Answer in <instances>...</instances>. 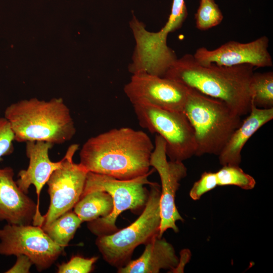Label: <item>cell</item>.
<instances>
[{"label":"cell","instance_id":"cell-20","mask_svg":"<svg viewBox=\"0 0 273 273\" xmlns=\"http://www.w3.org/2000/svg\"><path fill=\"white\" fill-rule=\"evenodd\" d=\"M252 102L260 108H273V72H254L250 83Z\"/></svg>","mask_w":273,"mask_h":273},{"label":"cell","instance_id":"cell-2","mask_svg":"<svg viewBox=\"0 0 273 273\" xmlns=\"http://www.w3.org/2000/svg\"><path fill=\"white\" fill-rule=\"evenodd\" d=\"M254 67L249 64L226 66L202 65L193 55L177 58L164 77L224 102L240 116L248 114L252 98L250 83Z\"/></svg>","mask_w":273,"mask_h":273},{"label":"cell","instance_id":"cell-23","mask_svg":"<svg viewBox=\"0 0 273 273\" xmlns=\"http://www.w3.org/2000/svg\"><path fill=\"white\" fill-rule=\"evenodd\" d=\"M98 257L84 258L80 256H74L67 262L58 265V273H88L93 269Z\"/></svg>","mask_w":273,"mask_h":273},{"label":"cell","instance_id":"cell-15","mask_svg":"<svg viewBox=\"0 0 273 273\" xmlns=\"http://www.w3.org/2000/svg\"><path fill=\"white\" fill-rule=\"evenodd\" d=\"M26 154L29 159L26 169L19 171L16 183L20 190L25 194L28 192L31 185L34 186L37 194V209L39 214V197L41 191L47 184L52 172L59 168L62 160L52 161L49 151L53 144L43 141L26 142Z\"/></svg>","mask_w":273,"mask_h":273},{"label":"cell","instance_id":"cell-14","mask_svg":"<svg viewBox=\"0 0 273 273\" xmlns=\"http://www.w3.org/2000/svg\"><path fill=\"white\" fill-rule=\"evenodd\" d=\"M10 167L0 168V220L15 224L41 226L43 215L37 212L36 204L22 192L14 180Z\"/></svg>","mask_w":273,"mask_h":273},{"label":"cell","instance_id":"cell-13","mask_svg":"<svg viewBox=\"0 0 273 273\" xmlns=\"http://www.w3.org/2000/svg\"><path fill=\"white\" fill-rule=\"evenodd\" d=\"M268 44V37L262 36L246 43L230 41L214 50L201 47L193 55L202 65L213 63L232 66L249 64L254 67H268L272 66Z\"/></svg>","mask_w":273,"mask_h":273},{"label":"cell","instance_id":"cell-22","mask_svg":"<svg viewBox=\"0 0 273 273\" xmlns=\"http://www.w3.org/2000/svg\"><path fill=\"white\" fill-rule=\"evenodd\" d=\"M195 17L196 27L201 31L208 30L219 25L223 18L214 0H200Z\"/></svg>","mask_w":273,"mask_h":273},{"label":"cell","instance_id":"cell-16","mask_svg":"<svg viewBox=\"0 0 273 273\" xmlns=\"http://www.w3.org/2000/svg\"><path fill=\"white\" fill-rule=\"evenodd\" d=\"M249 113L233 132L218 155L219 163L222 166L239 165L241 151L246 142L257 130L273 118V108H258L252 102Z\"/></svg>","mask_w":273,"mask_h":273},{"label":"cell","instance_id":"cell-8","mask_svg":"<svg viewBox=\"0 0 273 273\" xmlns=\"http://www.w3.org/2000/svg\"><path fill=\"white\" fill-rule=\"evenodd\" d=\"M64 249L53 242L40 226L7 223L0 229V255H25L39 271L51 267Z\"/></svg>","mask_w":273,"mask_h":273},{"label":"cell","instance_id":"cell-7","mask_svg":"<svg viewBox=\"0 0 273 273\" xmlns=\"http://www.w3.org/2000/svg\"><path fill=\"white\" fill-rule=\"evenodd\" d=\"M133 106L140 125L164 139L170 160L183 162L195 155L194 131L184 112L146 105Z\"/></svg>","mask_w":273,"mask_h":273},{"label":"cell","instance_id":"cell-11","mask_svg":"<svg viewBox=\"0 0 273 273\" xmlns=\"http://www.w3.org/2000/svg\"><path fill=\"white\" fill-rule=\"evenodd\" d=\"M150 164L158 172L161 182V222L158 235V237L161 238L169 229L178 232L176 222L184 220L176 207L175 198L180 180L187 176V169L181 161L167 160L165 142L158 134L155 138L154 149L151 155Z\"/></svg>","mask_w":273,"mask_h":273},{"label":"cell","instance_id":"cell-19","mask_svg":"<svg viewBox=\"0 0 273 273\" xmlns=\"http://www.w3.org/2000/svg\"><path fill=\"white\" fill-rule=\"evenodd\" d=\"M82 222L77 215L70 210L40 226L53 242L65 248L73 239Z\"/></svg>","mask_w":273,"mask_h":273},{"label":"cell","instance_id":"cell-27","mask_svg":"<svg viewBox=\"0 0 273 273\" xmlns=\"http://www.w3.org/2000/svg\"><path fill=\"white\" fill-rule=\"evenodd\" d=\"M17 260L15 264L6 273H28L32 265L33 264L31 259L23 254L16 255Z\"/></svg>","mask_w":273,"mask_h":273},{"label":"cell","instance_id":"cell-10","mask_svg":"<svg viewBox=\"0 0 273 273\" xmlns=\"http://www.w3.org/2000/svg\"><path fill=\"white\" fill-rule=\"evenodd\" d=\"M189 88L174 80L146 72L132 74L124 92L132 105L183 112Z\"/></svg>","mask_w":273,"mask_h":273},{"label":"cell","instance_id":"cell-3","mask_svg":"<svg viewBox=\"0 0 273 273\" xmlns=\"http://www.w3.org/2000/svg\"><path fill=\"white\" fill-rule=\"evenodd\" d=\"M4 116L10 124L15 141L19 142L61 144L70 141L76 133L70 110L61 99L21 100L7 107Z\"/></svg>","mask_w":273,"mask_h":273},{"label":"cell","instance_id":"cell-6","mask_svg":"<svg viewBox=\"0 0 273 273\" xmlns=\"http://www.w3.org/2000/svg\"><path fill=\"white\" fill-rule=\"evenodd\" d=\"M153 171L152 170L143 175L126 180L88 172L81 197L99 190L108 193L113 201V209L109 215L88 222L89 231L97 236L114 233L118 230L115 223L121 212L127 210L137 211L145 206L149 192L145 186L153 183L148 179Z\"/></svg>","mask_w":273,"mask_h":273},{"label":"cell","instance_id":"cell-9","mask_svg":"<svg viewBox=\"0 0 273 273\" xmlns=\"http://www.w3.org/2000/svg\"><path fill=\"white\" fill-rule=\"evenodd\" d=\"M78 148L76 144L68 147L60 166L52 172L47 182L50 202L48 211L43 215L41 225L71 210L81 196L88 172L79 163L73 161Z\"/></svg>","mask_w":273,"mask_h":273},{"label":"cell","instance_id":"cell-28","mask_svg":"<svg viewBox=\"0 0 273 273\" xmlns=\"http://www.w3.org/2000/svg\"><path fill=\"white\" fill-rule=\"evenodd\" d=\"M191 252L188 249L182 250L180 252V258L176 266L169 272H183L186 264L189 261Z\"/></svg>","mask_w":273,"mask_h":273},{"label":"cell","instance_id":"cell-26","mask_svg":"<svg viewBox=\"0 0 273 273\" xmlns=\"http://www.w3.org/2000/svg\"><path fill=\"white\" fill-rule=\"evenodd\" d=\"M14 141L15 136L9 122L5 117H0V161L13 152Z\"/></svg>","mask_w":273,"mask_h":273},{"label":"cell","instance_id":"cell-17","mask_svg":"<svg viewBox=\"0 0 273 273\" xmlns=\"http://www.w3.org/2000/svg\"><path fill=\"white\" fill-rule=\"evenodd\" d=\"M145 245L141 256L118 268V272L158 273L162 269L170 271L177 265L179 258L175 250L164 238L155 237Z\"/></svg>","mask_w":273,"mask_h":273},{"label":"cell","instance_id":"cell-24","mask_svg":"<svg viewBox=\"0 0 273 273\" xmlns=\"http://www.w3.org/2000/svg\"><path fill=\"white\" fill-rule=\"evenodd\" d=\"M187 15L185 0H173L171 13L162 28L168 34L176 30L181 27Z\"/></svg>","mask_w":273,"mask_h":273},{"label":"cell","instance_id":"cell-21","mask_svg":"<svg viewBox=\"0 0 273 273\" xmlns=\"http://www.w3.org/2000/svg\"><path fill=\"white\" fill-rule=\"evenodd\" d=\"M218 186H235L249 190L256 184L255 179L245 173L239 165H226L216 172Z\"/></svg>","mask_w":273,"mask_h":273},{"label":"cell","instance_id":"cell-12","mask_svg":"<svg viewBox=\"0 0 273 273\" xmlns=\"http://www.w3.org/2000/svg\"><path fill=\"white\" fill-rule=\"evenodd\" d=\"M135 46L132 62L128 67L132 74L137 72L164 77L177 59L175 54L167 44L168 35L161 30L151 32L134 16L129 22Z\"/></svg>","mask_w":273,"mask_h":273},{"label":"cell","instance_id":"cell-4","mask_svg":"<svg viewBox=\"0 0 273 273\" xmlns=\"http://www.w3.org/2000/svg\"><path fill=\"white\" fill-rule=\"evenodd\" d=\"M189 88L183 112L194 131L195 155H218L241 124V116L223 101Z\"/></svg>","mask_w":273,"mask_h":273},{"label":"cell","instance_id":"cell-25","mask_svg":"<svg viewBox=\"0 0 273 273\" xmlns=\"http://www.w3.org/2000/svg\"><path fill=\"white\" fill-rule=\"evenodd\" d=\"M218 186L216 172H204L196 181L190 191V196L194 200H199L202 195Z\"/></svg>","mask_w":273,"mask_h":273},{"label":"cell","instance_id":"cell-5","mask_svg":"<svg viewBox=\"0 0 273 273\" xmlns=\"http://www.w3.org/2000/svg\"><path fill=\"white\" fill-rule=\"evenodd\" d=\"M145 208L130 225L114 233L98 236L96 244L104 259L113 266L122 267L129 261L136 247L158 237L161 217L159 185L153 183Z\"/></svg>","mask_w":273,"mask_h":273},{"label":"cell","instance_id":"cell-18","mask_svg":"<svg viewBox=\"0 0 273 273\" xmlns=\"http://www.w3.org/2000/svg\"><path fill=\"white\" fill-rule=\"evenodd\" d=\"M73 208L82 222H89L109 215L113 209V201L108 193L94 191L81 197Z\"/></svg>","mask_w":273,"mask_h":273},{"label":"cell","instance_id":"cell-1","mask_svg":"<svg viewBox=\"0 0 273 273\" xmlns=\"http://www.w3.org/2000/svg\"><path fill=\"white\" fill-rule=\"evenodd\" d=\"M154 145L147 133L129 127L113 128L88 139L79 153L87 172L130 179L150 171Z\"/></svg>","mask_w":273,"mask_h":273}]
</instances>
